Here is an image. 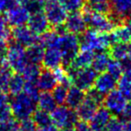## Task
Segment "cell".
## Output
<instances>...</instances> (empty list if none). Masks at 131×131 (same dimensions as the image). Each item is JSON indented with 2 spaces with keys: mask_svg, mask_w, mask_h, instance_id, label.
<instances>
[{
  "mask_svg": "<svg viewBox=\"0 0 131 131\" xmlns=\"http://www.w3.org/2000/svg\"><path fill=\"white\" fill-rule=\"evenodd\" d=\"M9 104L12 115L17 121L31 118L37 108V102L24 92L13 95Z\"/></svg>",
  "mask_w": 131,
  "mask_h": 131,
  "instance_id": "6da1fadb",
  "label": "cell"
},
{
  "mask_svg": "<svg viewBox=\"0 0 131 131\" xmlns=\"http://www.w3.org/2000/svg\"><path fill=\"white\" fill-rule=\"evenodd\" d=\"M81 10L86 24L89 26L90 29L95 30L99 32L109 33L117 25H118L112 17L108 16L105 14L93 11L85 5Z\"/></svg>",
  "mask_w": 131,
  "mask_h": 131,
  "instance_id": "7a4b0ae2",
  "label": "cell"
},
{
  "mask_svg": "<svg viewBox=\"0 0 131 131\" xmlns=\"http://www.w3.org/2000/svg\"><path fill=\"white\" fill-rule=\"evenodd\" d=\"M80 49H88L93 52L104 51L111 47L109 34L99 32L93 29L86 30L79 38Z\"/></svg>",
  "mask_w": 131,
  "mask_h": 131,
  "instance_id": "3957f363",
  "label": "cell"
},
{
  "mask_svg": "<svg viewBox=\"0 0 131 131\" xmlns=\"http://www.w3.org/2000/svg\"><path fill=\"white\" fill-rule=\"evenodd\" d=\"M58 48L59 49L62 55V59H63L62 64L66 67H68L80 50L79 38L77 35L65 31L59 34Z\"/></svg>",
  "mask_w": 131,
  "mask_h": 131,
  "instance_id": "277c9868",
  "label": "cell"
},
{
  "mask_svg": "<svg viewBox=\"0 0 131 131\" xmlns=\"http://www.w3.org/2000/svg\"><path fill=\"white\" fill-rule=\"evenodd\" d=\"M50 118L53 125L60 129L74 127L78 120V117L75 110L70 109L63 104L56 107L51 111Z\"/></svg>",
  "mask_w": 131,
  "mask_h": 131,
  "instance_id": "5b68a950",
  "label": "cell"
},
{
  "mask_svg": "<svg viewBox=\"0 0 131 131\" xmlns=\"http://www.w3.org/2000/svg\"><path fill=\"white\" fill-rule=\"evenodd\" d=\"M6 62L14 72L19 73L23 71L28 64L25 54V48L16 42H8Z\"/></svg>",
  "mask_w": 131,
  "mask_h": 131,
  "instance_id": "8992f818",
  "label": "cell"
},
{
  "mask_svg": "<svg viewBox=\"0 0 131 131\" xmlns=\"http://www.w3.org/2000/svg\"><path fill=\"white\" fill-rule=\"evenodd\" d=\"M43 13L49 26L54 28L64 25L68 17V11L58 3V0H47L43 4Z\"/></svg>",
  "mask_w": 131,
  "mask_h": 131,
  "instance_id": "52a82bcc",
  "label": "cell"
},
{
  "mask_svg": "<svg viewBox=\"0 0 131 131\" xmlns=\"http://www.w3.org/2000/svg\"><path fill=\"white\" fill-rule=\"evenodd\" d=\"M68 72L72 79L73 84L83 91H88L93 87L97 73L92 68H86L80 70H73L68 68Z\"/></svg>",
  "mask_w": 131,
  "mask_h": 131,
  "instance_id": "ba28073f",
  "label": "cell"
},
{
  "mask_svg": "<svg viewBox=\"0 0 131 131\" xmlns=\"http://www.w3.org/2000/svg\"><path fill=\"white\" fill-rule=\"evenodd\" d=\"M104 108L115 116L120 115L127 103V100L118 90H112L105 94L102 102Z\"/></svg>",
  "mask_w": 131,
  "mask_h": 131,
  "instance_id": "9c48e42d",
  "label": "cell"
},
{
  "mask_svg": "<svg viewBox=\"0 0 131 131\" xmlns=\"http://www.w3.org/2000/svg\"><path fill=\"white\" fill-rule=\"evenodd\" d=\"M111 12L112 17L118 24H124L131 17V0H110Z\"/></svg>",
  "mask_w": 131,
  "mask_h": 131,
  "instance_id": "30bf717a",
  "label": "cell"
},
{
  "mask_svg": "<svg viewBox=\"0 0 131 131\" xmlns=\"http://www.w3.org/2000/svg\"><path fill=\"white\" fill-rule=\"evenodd\" d=\"M31 14L27 8L22 5H15L5 12V16L7 24L12 27L22 26L27 24Z\"/></svg>",
  "mask_w": 131,
  "mask_h": 131,
  "instance_id": "8fae6325",
  "label": "cell"
},
{
  "mask_svg": "<svg viewBox=\"0 0 131 131\" xmlns=\"http://www.w3.org/2000/svg\"><path fill=\"white\" fill-rule=\"evenodd\" d=\"M11 38L13 39V41L27 48L38 42L39 36L32 32L28 26L22 25L14 27L13 30H11Z\"/></svg>",
  "mask_w": 131,
  "mask_h": 131,
  "instance_id": "7c38bea8",
  "label": "cell"
},
{
  "mask_svg": "<svg viewBox=\"0 0 131 131\" xmlns=\"http://www.w3.org/2000/svg\"><path fill=\"white\" fill-rule=\"evenodd\" d=\"M64 27L67 31L75 35H81L83 32H84L87 30V24L82 12H71L70 15H68L64 24Z\"/></svg>",
  "mask_w": 131,
  "mask_h": 131,
  "instance_id": "4fadbf2b",
  "label": "cell"
},
{
  "mask_svg": "<svg viewBox=\"0 0 131 131\" xmlns=\"http://www.w3.org/2000/svg\"><path fill=\"white\" fill-rule=\"evenodd\" d=\"M28 27L32 32L40 36L49 29V24L43 11L31 14L28 20Z\"/></svg>",
  "mask_w": 131,
  "mask_h": 131,
  "instance_id": "5bb4252c",
  "label": "cell"
},
{
  "mask_svg": "<svg viewBox=\"0 0 131 131\" xmlns=\"http://www.w3.org/2000/svg\"><path fill=\"white\" fill-rule=\"evenodd\" d=\"M62 63V55L58 47H48L46 49H44L43 58L41 62L44 68L53 70L58 67H60Z\"/></svg>",
  "mask_w": 131,
  "mask_h": 131,
  "instance_id": "9a60e30c",
  "label": "cell"
},
{
  "mask_svg": "<svg viewBox=\"0 0 131 131\" xmlns=\"http://www.w3.org/2000/svg\"><path fill=\"white\" fill-rule=\"evenodd\" d=\"M117 82L118 80H116L108 72H102L99 74L95 78L93 88H95L98 92L105 95L116 88Z\"/></svg>",
  "mask_w": 131,
  "mask_h": 131,
  "instance_id": "2e32d148",
  "label": "cell"
},
{
  "mask_svg": "<svg viewBox=\"0 0 131 131\" xmlns=\"http://www.w3.org/2000/svg\"><path fill=\"white\" fill-rule=\"evenodd\" d=\"M99 107L100 105L97 102H95L93 100H92L91 98L85 95L84 101L75 109V113L80 120L88 122L92 118V117L94 115Z\"/></svg>",
  "mask_w": 131,
  "mask_h": 131,
  "instance_id": "e0dca14e",
  "label": "cell"
},
{
  "mask_svg": "<svg viewBox=\"0 0 131 131\" xmlns=\"http://www.w3.org/2000/svg\"><path fill=\"white\" fill-rule=\"evenodd\" d=\"M94 52L88 49H80L77 55L75 57L70 65L67 67L73 70H80L86 68H90L93 62Z\"/></svg>",
  "mask_w": 131,
  "mask_h": 131,
  "instance_id": "ac0fdd59",
  "label": "cell"
},
{
  "mask_svg": "<svg viewBox=\"0 0 131 131\" xmlns=\"http://www.w3.org/2000/svg\"><path fill=\"white\" fill-rule=\"evenodd\" d=\"M111 118V114L107 109L99 107L88 124L93 131H103Z\"/></svg>",
  "mask_w": 131,
  "mask_h": 131,
  "instance_id": "d6986e66",
  "label": "cell"
},
{
  "mask_svg": "<svg viewBox=\"0 0 131 131\" xmlns=\"http://www.w3.org/2000/svg\"><path fill=\"white\" fill-rule=\"evenodd\" d=\"M36 84L40 91L50 92L58 84V82L52 70L45 68L44 70L40 71Z\"/></svg>",
  "mask_w": 131,
  "mask_h": 131,
  "instance_id": "ffe728a7",
  "label": "cell"
},
{
  "mask_svg": "<svg viewBox=\"0 0 131 131\" xmlns=\"http://www.w3.org/2000/svg\"><path fill=\"white\" fill-rule=\"evenodd\" d=\"M109 38L111 44L115 43H129L131 41V33L128 28L124 24H118L109 33Z\"/></svg>",
  "mask_w": 131,
  "mask_h": 131,
  "instance_id": "44dd1931",
  "label": "cell"
},
{
  "mask_svg": "<svg viewBox=\"0 0 131 131\" xmlns=\"http://www.w3.org/2000/svg\"><path fill=\"white\" fill-rule=\"evenodd\" d=\"M84 98H85V92L74 85L68 88L65 103L70 109L75 110L80 105Z\"/></svg>",
  "mask_w": 131,
  "mask_h": 131,
  "instance_id": "7402d4cb",
  "label": "cell"
},
{
  "mask_svg": "<svg viewBox=\"0 0 131 131\" xmlns=\"http://www.w3.org/2000/svg\"><path fill=\"white\" fill-rule=\"evenodd\" d=\"M25 54L28 63L40 66V64H41L42 62V58H43L44 47L40 42H36V43L27 47V49H25Z\"/></svg>",
  "mask_w": 131,
  "mask_h": 131,
  "instance_id": "603a6c76",
  "label": "cell"
},
{
  "mask_svg": "<svg viewBox=\"0 0 131 131\" xmlns=\"http://www.w3.org/2000/svg\"><path fill=\"white\" fill-rule=\"evenodd\" d=\"M111 60L109 53L104 51H99L97 54H94L93 62H92V68L97 74L105 72L107 69L108 64Z\"/></svg>",
  "mask_w": 131,
  "mask_h": 131,
  "instance_id": "cb8c5ba5",
  "label": "cell"
},
{
  "mask_svg": "<svg viewBox=\"0 0 131 131\" xmlns=\"http://www.w3.org/2000/svg\"><path fill=\"white\" fill-rule=\"evenodd\" d=\"M37 105L39 109L50 113L57 107V103L53 98L50 92H41L40 93L37 100Z\"/></svg>",
  "mask_w": 131,
  "mask_h": 131,
  "instance_id": "d4e9b609",
  "label": "cell"
},
{
  "mask_svg": "<svg viewBox=\"0 0 131 131\" xmlns=\"http://www.w3.org/2000/svg\"><path fill=\"white\" fill-rule=\"evenodd\" d=\"M108 53L112 59L121 62L128 58V45L127 43H115L110 47Z\"/></svg>",
  "mask_w": 131,
  "mask_h": 131,
  "instance_id": "484cf974",
  "label": "cell"
},
{
  "mask_svg": "<svg viewBox=\"0 0 131 131\" xmlns=\"http://www.w3.org/2000/svg\"><path fill=\"white\" fill-rule=\"evenodd\" d=\"M13 75L14 71L9 67L6 60L0 62V89L7 93L8 84Z\"/></svg>",
  "mask_w": 131,
  "mask_h": 131,
  "instance_id": "4316f807",
  "label": "cell"
},
{
  "mask_svg": "<svg viewBox=\"0 0 131 131\" xmlns=\"http://www.w3.org/2000/svg\"><path fill=\"white\" fill-rule=\"evenodd\" d=\"M24 84H25V80L24 79L23 75L19 73L14 74L8 84L7 93H11L12 95L18 94L24 91Z\"/></svg>",
  "mask_w": 131,
  "mask_h": 131,
  "instance_id": "83f0119b",
  "label": "cell"
},
{
  "mask_svg": "<svg viewBox=\"0 0 131 131\" xmlns=\"http://www.w3.org/2000/svg\"><path fill=\"white\" fill-rule=\"evenodd\" d=\"M11 108L7 93L0 89V121L12 118Z\"/></svg>",
  "mask_w": 131,
  "mask_h": 131,
  "instance_id": "f1b7e54d",
  "label": "cell"
},
{
  "mask_svg": "<svg viewBox=\"0 0 131 131\" xmlns=\"http://www.w3.org/2000/svg\"><path fill=\"white\" fill-rule=\"evenodd\" d=\"M59 34L58 31H45L44 33L39 36L38 42H40L44 48L48 47H58V41Z\"/></svg>",
  "mask_w": 131,
  "mask_h": 131,
  "instance_id": "f546056e",
  "label": "cell"
},
{
  "mask_svg": "<svg viewBox=\"0 0 131 131\" xmlns=\"http://www.w3.org/2000/svg\"><path fill=\"white\" fill-rule=\"evenodd\" d=\"M40 71H41V70H40V68L39 65L28 63L20 74L23 75V77H24V79L25 80V82L36 83Z\"/></svg>",
  "mask_w": 131,
  "mask_h": 131,
  "instance_id": "4dcf8cb0",
  "label": "cell"
},
{
  "mask_svg": "<svg viewBox=\"0 0 131 131\" xmlns=\"http://www.w3.org/2000/svg\"><path fill=\"white\" fill-rule=\"evenodd\" d=\"M86 6L91 10L97 13L108 15L111 12V2L110 0H86Z\"/></svg>",
  "mask_w": 131,
  "mask_h": 131,
  "instance_id": "1f68e13d",
  "label": "cell"
},
{
  "mask_svg": "<svg viewBox=\"0 0 131 131\" xmlns=\"http://www.w3.org/2000/svg\"><path fill=\"white\" fill-rule=\"evenodd\" d=\"M31 120L34 122L36 127H43V126L49 125L51 124V118H50V113L47 112L45 111L39 109L33 112L32 116H31Z\"/></svg>",
  "mask_w": 131,
  "mask_h": 131,
  "instance_id": "d6a6232c",
  "label": "cell"
},
{
  "mask_svg": "<svg viewBox=\"0 0 131 131\" xmlns=\"http://www.w3.org/2000/svg\"><path fill=\"white\" fill-rule=\"evenodd\" d=\"M68 87L63 85V84H57L51 92L53 98H54L55 102L57 104H64L66 102V98H67V94H68Z\"/></svg>",
  "mask_w": 131,
  "mask_h": 131,
  "instance_id": "836d02e7",
  "label": "cell"
},
{
  "mask_svg": "<svg viewBox=\"0 0 131 131\" xmlns=\"http://www.w3.org/2000/svg\"><path fill=\"white\" fill-rule=\"evenodd\" d=\"M106 71L111 75H112L116 80H118L122 77V75H123V66H122V63L120 61L111 58L109 64H108Z\"/></svg>",
  "mask_w": 131,
  "mask_h": 131,
  "instance_id": "e575fe53",
  "label": "cell"
},
{
  "mask_svg": "<svg viewBox=\"0 0 131 131\" xmlns=\"http://www.w3.org/2000/svg\"><path fill=\"white\" fill-rule=\"evenodd\" d=\"M118 90L122 93L127 100H131V80L127 77L122 75V77L117 82Z\"/></svg>",
  "mask_w": 131,
  "mask_h": 131,
  "instance_id": "d590c367",
  "label": "cell"
},
{
  "mask_svg": "<svg viewBox=\"0 0 131 131\" xmlns=\"http://www.w3.org/2000/svg\"><path fill=\"white\" fill-rule=\"evenodd\" d=\"M58 3L68 12L80 11L85 5V0H58Z\"/></svg>",
  "mask_w": 131,
  "mask_h": 131,
  "instance_id": "8d00e7d4",
  "label": "cell"
},
{
  "mask_svg": "<svg viewBox=\"0 0 131 131\" xmlns=\"http://www.w3.org/2000/svg\"><path fill=\"white\" fill-rule=\"evenodd\" d=\"M11 39V30L5 15L0 13V42H9Z\"/></svg>",
  "mask_w": 131,
  "mask_h": 131,
  "instance_id": "74e56055",
  "label": "cell"
},
{
  "mask_svg": "<svg viewBox=\"0 0 131 131\" xmlns=\"http://www.w3.org/2000/svg\"><path fill=\"white\" fill-rule=\"evenodd\" d=\"M103 131H125L124 122L117 117H111Z\"/></svg>",
  "mask_w": 131,
  "mask_h": 131,
  "instance_id": "f35d334b",
  "label": "cell"
},
{
  "mask_svg": "<svg viewBox=\"0 0 131 131\" xmlns=\"http://www.w3.org/2000/svg\"><path fill=\"white\" fill-rule=\"evenodd\" d=\"M23 92L25 93L28 96H30L32 100H34L35 102H37L39 94H40V90H39L36 83L25 82V84H24V91Z\"/></svg>",
  "mask_w": 131,
  "mask_h": 131,
  "instance_id": "ab89813d",
  "label": "cell"
},
{
  "mask_svg": "<svg viewBox=\"0 0 131 131\" xmlns=\"http://www.w3.org/2000/svg\"><path fill=\"white\" fill-rule=\"evenodd\" d=\"M19 123L14 117L0 121V131H17Z\"/></svg>",
  "mask_w": 131,
  "mask_h": 131,
  "instance_id": "60d3db41",
  "label": "cell"
},
{
  "mask_svg": "<svg viewBox=\"0 0 131 131\" xmlns=\"http://www.w3.org/2000/svg\"><path fill=\"white\" fill-rule=\"evenodd\" d=\"M27 10L29 11V13L34 14L37 12L42 11V8H43V3H41L39 0H29L25 5H24Z\"/></svg>",
  "mask_w": 131,
  "mask_h": 131,
  "instance_id": "b9f144b4",
  "label": "cell"
},
{
  "mask_svg": "<svg viewBox=\"0 0 131 131\" xmlns=\"http://www.w3.org/2000/svg\"><path fill=\"white\" fill-rule=\"evenodd\" d=\"M17 131H37V127L34 122L31 118H28L20 121Z\"/></svg>",
  "mask_w": 131,
  "mask_h": 131,
  "instance_id": "7bdbcfd3",
  "label": "cell"
},
{
  "mask_svg": "<svg viewBox=\"0 0 131 131\" xmlns=\"http://www.w3.org/2000/svg\"><path fill=\"white\" fill-rule=\"evenodd\" d=\"M85 95L89 98H91L92 100H93L95 102L101 105L103 102V98H104V95L102 93H101L100 92L97 91L95 88H93L92 87L91 89H89L87 91V93H85Z\"/></svg>",
  "mask_w": 131,
  "mask_h": 131,
  "instance_id": "ee69618b",
  "label": "cell"
},
{
  "mask_svg": "<svg viewBox=\"0 0 131 131\" xmlns=\"http://www.w3.org/2000/svg\"><path fill=\"white\" fill-rule=\"evenodd\" d=\"M74 128L75 131H93L90 127L89 124L86 121H83V120H77V122L74 126Z\"/></svg>",
  "mask_w": 131,
  "mask_h": 131,
  "instance_id": "f6af8a7d",
  "label": "cell"
},
{
  "mask_svg": "<svg viewBox=\"0 0 131 131\" xmlns=\"http://www.w3.org/2000/svg\"><path fill=\"white\" fill-rule=\"evenodd\" d=\"M14 0H0V13H5L10 7L15 6Z\"/></svg>",
  "mask_w": 131,
  "mask_h": 131,
  "instance_id": "bcb514c9",
  "label": "cell"
},
{
  "mask_svg": "<svg viewBox=\"0 0 131 131\" xmlns=\"http://www.w3.org/2000/svg\"><path fill=\"white\" fill-rule=\"evenodd\" d=\"M121 117L124 120H127L131 118V102H127L125 109L123 110L121 114Z\"/></svg>",
  "mask_w": 131,
  "mask_h": 131,
  "instance_id": "7dc6e473",
  "label": "cell"
},
{
  "mask_svg": "<svg viewBox=\"0 0 131 131\" xmlns=\"http://www.w3.org/2000/svg\"><path fill=\"white\" fill-rule=\"evenodd\" d=\"M37 131H59V128L51 123L43 127H40L39 129H37Z\"/></svg>",
  "mask_w": 131,
  "mask_h": 131,
  "instance_id": "c3c4849f",
  "label": "cell"
},
{
  "mask_svg": "<svg viewBox=\"0 0 131 131\" xmlns=\"http://www.w3.org/2000/svg\"><path fill=\"white\" fill-rule=\"evenodd\" d=\"M124 126H125V131H131V118L126 120Z\"/></svg>",
  "mask_w": 131,
  "mask_h": 131,
  "instance_id": "681fc988",
  "label": "cell"
},
{
  "mask_svg": "<svg viewBox=\"0 0 131 131\" xmlns=\"http://www.w3.org/2000/svg\"><path fill=\"white\" fill-rule=\"evenodd\" d=\"M28 1H29V0H14V2L16 5H22V6H24Z\"/></svg>",
  "mask_w": 131,
  "mask_h": 131,
  "instance_id": "f907efd6",
  "label": "cell"
},
{
  "mask_svg": "<svg viewBox=\"0 0 131 131\" xmlns=\"http://www.w3.org/2000/svg\"><path fill=\"white\" fill-rule=\"evenodd\" d=\"M126 25H127V27L128 28L129 31H130V33H131V17L127 20V24H126Z\"/></svg>",
  "mask_w": 131,
  "mask_h": 131,
  "instance_id": "816d5d0a",
  "label": "cell"
},
{
  "mask_svg": "<svg viewBox=\"0 0 131 131\" xmlns=\"http://www.w3.org/2000/svg\"><path fill=\"white\" fill-rule=\"evenodd\" d=\"M61 131H75V129L74 128V127H67V128H63Z\"/></svg>",
  "mask_w": 131,
  "mask_h": 131,
  "instance_id": "f5cc1de1",
  "label": "cell"
},
{
  "mask_svg": "<svg viewBox=\"0 0 131 131\" xmlns=\"http://www.w3.org/2000/svg\"><path fill=\"white\" fill-rule=\"evenodd\" d=\"M128 59L131 61V44L128 46Z\"/></svg>",
  "mask_w": 131,
  "mask_h": 131,
  "instance_id": "db71d44e",
  "label": "cell"
},
{
  "mask_svg": "<svg viewBox=\"0 0 131 131\" xmlns=\"http://www.w3.org/2000/svg\"><path fill=\"white\" fill-rule=\"evenodd\" d=\"M39 1H40V2H41V3H43V4H44V3H45L46 1H47V0H39Z\"/></svg>",
  "mask_w": 131,
  "mask_h": 131,
  "instance_id": "11a10c76",
  "label": "cell"
}]
</instances>
